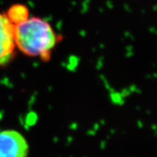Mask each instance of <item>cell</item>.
I'll return each mask as SVG.
<instances>
[{"mask_svg": "<svg viewBox=\"0 0 157 157\" xmlns=\"http://www.w3.org/2000/svg\"><path fill=\"white\" fill-rule=\"evenodd\" d=\"M29 144L15 130L0 132V157H28Z\"/></svg>", "mask_w": 157, "mask_h": 157, "instance_id": "cell-2", "label": "cell"}, {"mask_svg": "<svg viewBox=\"0 0 157 157\" xmlns=\"http://www.w3.org/2000/svg\"><path fill=\"white\" fill-rule=\"evenodd\" d=\"M15 25L0 13V66L9 63L15 55Z\"/></svg>", "mask_w": 157, "mask_h": 157, "instance_id": "cell-3", "label": "cell"}, {"mask_svg": "<svg viewBox=\"0 0 157 157\" xmlns=\"http://www.w3.org/2000/svg\"><path fill=\"white\" fill-rule=\"evenodd\" d=\"M16 48L23 53L31 57H38L48 62L52 52L63 40L47 20L30 16L26 21L15 25Z\"/></svg>", "mask_w": 157, "mask_h": 157, "instance_id": "cell-1", "label": "cell"}, {"mask_svg": "<svg viewBox=\"0 0 157 157\" xmlns=\"http://www.w3.org/2000/svg\"><path fill=\"white\" fill-rule=\"evenodd\" d=\"M5 15L14 25L26 21L30 17L28 7L21 4L12 5L8 10L6 12Z\"/></svg>", "mask_w": 157, "mask_h": 157, "instance_id": "cell-4", "label": "cell"}]
</instances>
